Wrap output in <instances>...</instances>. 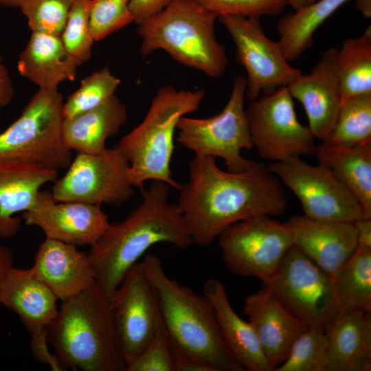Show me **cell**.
<instances>
[{"mask_svg":"<svg viewBox=\"0 0 371 371\" xmlns=\"http://www.w3.org/2000/svg\"><path fill=\"white\" fill-rule=\"evenodd\" d=\"M0 121H1V119H0Z\"/></svg>","mask_w":371,"mask_h":371,"instance_id":"48","label":"cell"},{"mask_svg":"<svg viewBox=\"0 0 371 371\" xmlns=\"http://www.w3.org/2000/svg\"><path fill=\"white\" fill-rule=\"evenodd\" d=\"M236 46V57L247 72L245 96L249 101L287 86L302 71L292 67L278 42L265 34L258 18L238 15L218 17Z\"/></svg>","mask_w":371,"mask_h":371,"instance_id":"14","label":"cell"},{"mask_svg":"<svg viewBox=\"0 0 371 371\" xmlns=\"http://www.w3.org/2000/svg\"><path fill=\"white\" fill-rule=\"evenodd\" d=\"M268 166L299 199L306 216L350 223L364 217L357 199L324 166L293 157Z\"/></svg>","mask_w":371,"mask_h":371,"instance_id":"15","label":"cell"},{"mask_svg":"<svg viewBox=\"0 0 371 371\" xmlns=\"http://www.w3.org/2000/svg\"><path fill=\"white\" fill-rule=\"evenodd\" d=\"M47 341L64 370L126 371L111 319L109 295L96 281L61 301Z\"/></svg>","mask_w":371,"mask_h":371,"instance_id":"4","label":"cell"},{"mask_svg":"<svg viewBox=\"0 0 371 371\" xmlns=\"http://www.w3.org/2000/svg\"><path fill=\"white\" fill-rule=\"evenodd\" d=\"M76 247L46 238L30 267L60 301L80 293L95 281L87 252Z\"/></svg>","mask_w":371,"mask_h":371,"instance_id":"21","label":"cell"},{"mask_svg":"<svg viewBox=\"0 0 371 371\" xmlns=\"http://www.w3.org/2000/svg\"><path fill=\"white\" fill-rule=\"evenodd\" d=\"M223 260L233 273L262 280L277 269L293 245L291 230L268 215H257L226 227L217 238Z\"/></svg>","mask_w":371,"mask_h":371,"instance_id":"11","label":"cell"},{"mask_svg":"<svg viewBox=\"0 0 371 371\" xmlns=\"http://www.w3.org/2000/svg\"><path fill=\"white\" fill-rule=\"evenodd\" d=\"M14 96V89L9 71L0 54V107L8 106Z\"/></svg>","mask_w":371,"mask_h":371,"instance_id":"41","label":"cell"},{"mask_svg":"<svg viewBox=\"0 0 371 371\" xmlns=\"http://www.w3.org/2000/svg\"><path fill=\"white\" fill-rule=\"evenodd\" d=\"M217 18L194 0H172L164 10L138 24L139 53L146 56L163 49L185 66L210 78H220L228 59L215 35Z\"/></svg>","mask_w":371,"mask_h":371,"instance_id":"6","label":"cell"},{"mask_svg":"<svg viewBox=\"0 0 371 371\" xmlns=\"http://www.w3.org/2000/svg\"><path fill=\"white\" fill-rule=\"evenodd\" d=\"M203 89L178 90L161 87L140 124L123 136L117 147L129 164L131 185L141 190L148 181H160L179 189L172 177L170 163L175 135L180 119L199 109Z\"/></svg>","mask_w":371,"mask_h":371,"instance_id":"5","label":"cell"},{"mask_svg":"<svg viewBox=\"0 0 371 371\" xmlns=\"http://www.w3.org/2000/svg\"><path fill=\"white\" fill-rule=\"evenodd\" d=\"M245 89V77L238 76L221 113L207 118L182 117L177 125V141L194 155L221 158L229 171L249 168L255 161L241 154L243 150L253 148L244 107Z\"/></svg>","mask_w":371,"mask_h":371,"instance_id":"9","label":"cell"},{"mask_svg":"<svg viewBox=\"0 0 371 371\" xmlns=\"http://www.w3.org/2000/svg\"><path fill=\"white\" fill-rule=\"evenodd\" d=\"M284 223L291 232L293 245L333 279L358 247L353 223L294 215Z\"/></svg>","mask_w":371,"mask_h":371,"instance_id":"19","label":"cell"},{"mask_svg":"<svg viewBox=\"0 0 371 371\" xmlns=\"http://www.w3.org/2000/svg\"><path fill=\"white\" fill-rule=\"evenodd\" d=\"M22 0H0V6L19 8Z\"/></svg>","mask_w":371,"mask_h":371,"instance_id":"46","label":"cell"},{"mask_svg":"<svg viewBox=\"0 0 371 371\" xmlns=\"http://www.w3.org/2000/svg\"><path fill=\"white\" fill-rule=\"evenodd\" d=\"M27 225L40 227L47 238L76 246H92L110 223L100 205L57 201L48 190H40L34 206L23 213Z\"/></svg>","mask_w":371,"mask_h":371,"instance_id":"17","label":"cell"},{"mask_svg":"<svg viewBox=\"0 0 371 371\" xmlns=\"http://www.w3.org/2000/svg\"><path fill=\"white\" fill-rule=\"evenodd\" d=\"M342 102L346 99L371 93V26L356 38H348L336 56Z\"/></svg>","mask_w":371,"mask_h":371,"instance_id":"30","label":"cell"},{"mask_svg":"<svg viewBox=\"0 0 371 371\" xmlns=\"http://www.w3.org/2000/svg\"><path fill=\"white\" fill-rule=\"evenodd\" d=\"M126 371H173L168 336L164 324Z\"/></svg>","mask_w":371,"mask_h":371,"instance_id":"38","label":"cell"},{"mask_svg":"<svg viewBox=\"0 0 371 371\" xmlns=\"http://www.w3.org/2000/svg\"><path fill=\"white\" fill-rule=\"evenodd\" d=\"M328 340L325 331L307 328L293 343L275 371H326Z\"/></svg>","mask_w":371,"mask_h":371,"instance_id":"33","label":"cell"},{"mask_svg":"<svg viewBox=\"0 0 371 371\" xmlns=\"http://www.w3.org/2000/svg\"><path fill=\"white\" fill-rule=\"evenodd\" d=\"M245 115L253 148L263 159L281 161L315 153V137L299 122L287 86L251 101Z\"/></svg>","mask_w":371,"mask_h":371,"instance_id":"10","label":"cell"},{"mask_svg":"<svg viewBox=\"0 0 371 371\" xmlns=\"http://www.w3.org/2000/svg\"><path fill=\"white\" fill-rule=\"evenodd\" d=\"M63 100L58 89H38L21 115L0 133V160L16 159L67 169L71 150L63 137Z\"/></svg>","mask_w":371,"mask_h":371,"instance_id":"7","label":"cell"},{"mask_svg":"<svg viewBox=\"0 0 371 371\" xmlns=\"http://www.w3.org/2000/svg\"><path fill=\"white\" fill-rule=\"evenodd\" d=\"M109 305L117 348L127 368L163 324L157 292L138 262L109 295Z\"/></svg>","mask_w":371,"mask_h":371,"instance_id":"13","label":"cell"},{"mask_svg":"<svg viewBox=\"0 0 371 371\" xmlns=\"http://www.w3.org/2000/svg\"><path fill=\"white\" fill-rule=\"evenodd\" d=\"M91 0H74L60 34L69 55L79 67L91 56L95 42L89 27Z\"/></svg>","mask_w":371,"mask_h":371,"instance_id":"34","label":"cell"},{"mask_svg":"<svg viewBox=\"0 0 371 371\" xmlns=\"http://www.w3.org/2000/svg\"><path fill=\"white\" fill-rule=\"evenodd\" d=\"M337 50H326L310 74H301L287 85L291 96L303 105L312 134L322 141L333 128L342 104Z\"/></svg>","mask_w":371,"mask_h":371,"instance_id":"18","label":"cell"},{"mask_svg":"<svg viewBox=\"0 0 371 371\" xmlns=\"http://www.w3.org/2000/svg\"><path fill=\"white\" fill-rule=\"evenodd\" d=\"M172 0H130L129 8L137 25L164 10Z\"/></svg>","mask_w":371,"mask_h":371,"instance_id":"40","label":"cell"},{"mask_svg":"<svg viewBox=\"0 0 371 371\" xmlns=\"http://www.w3.org/2000/svg\"><path fill=\"white\" fill-rule=\"evenodd\" d=\"M206 11L220 17L238 15L251 18L274 16L282 12L287 0H194Z\"/></svg>","mask_w":371,"mask_h":371,"instance_id":"37","label":"cell"},{"mask_svg":"<svg viewBox=\"0 0 371 371\" xmlns=\"http://www.w3.org/2000/svg\"><path fill=\"white\" fill-rule=\"evenodd\" d=\"M348 0H317L280 19L278 43L289 61L298 59L313 43L316 30Z\"/></svg>","mask_w":371,"mask_h":371,"instance_id":"28","label":"cell"},{"mask_svg":"<svg viewBox=\"0 0 371 371\" xmlns=\"http://www.w3.org/2000/svg\"><path fill=\"white\" fill-rule=\"evenodd\" d=\"M78 65L65 48L60 34L32 32L19 55L17 69L40 89H58L76 79Z\"/></svg>","mask_w":371,"mask_h":371,"instance_id":"25","label":"cell"},{"mask_svg":"<svg viewBox=\"0 0 371 371\" xmlns=\"http://www.w3.org/2000/svg\"><path fill=\"white\" fill-rule=\"evenodd\" d=\"M355 227L358 246L371 248V218H361L353 223Z\"/></svg>","mask_w":371,"mask_h":371,"instance_id":"42","label":"cell"},{"mask_svg":"<svg viewBox=\"0 0 371 371\" xmlns=\"http://www.w3.org/2000/svg\"><path fill=\"white\" fill-rule=\"evenodd\" d=\"M168 341L173 371H214L207 364L179 348L169 337Z\"/></svg>","mask_w":371,"mask_h":371,"instance_id":"39","label":"cell"},{"mask_svg":"<svg viewBox=\"0 0 371 371\" xmlns=\"http://www.w3.org/2000/svg\"><path fill=\"white\" fill-rule=\"evenodd\" d=\"M243 313L273 370L286 359L294 341L307 329L265 286L245 298Z\"/></svg>","mask_w":371,"mask_h":371,"instance_id":"20","label":"cell"},{"mask_svg":"<svg viewBox=\"0 0 371 371\" xmlns=\"http://www.w3.org/2000/svg\"><path fill=\"white\" fill-rule=\"evenodd\" d=\"M326 333V371L371 370L370 312L340 313Z\"/></svg>","mask_w":371,"mask_h":371,"instance_id":"24","label":"cell"},{"mask_svg":"<svg viewBox=\"0 0 371 371\" xmlns=\"http://www.w3.org/2000/svg\"><path fill=\"white\" fill-rule=\"evenodd\" d=\"M177 205L193 244L211 245L228 226L257 215L280 216L287 208L282 183L268 166L254 162L225 171L214 157L194 155Z\"/></svg>","mask_w":371,"mask_h":371,"instance_id":"1","label":"cell"},{"mask_svg":"<svg viewBox=\"0 0 371 371\" xmlns=\"http://www.w3.org/2000/svg\"><path fill=\"white\" fill-rule=\"evenodd\" d=\"M314 154L357 199L364 218H371V143L350 148L322 143Z\"/></svg>","mask_w":371,"mask_h":371,"instance_id":"27","label":"cell"},{"mask_svg":"<svg viewBox=\"0 0 371 371\" xmlns=\"http://www.w3.org/2000/svg\"><path fill=\"white\" fill-rule=\"evenodd\" d=\"M67 169L52 188L57 201L117 207L133 194L128 161L116 145L97 154L77 153Z\"/></svg>","mask_w":371,"mask_h":371,"instance_id":"12","label":"cell"},{"mask_svg":"<svg viewBox=\"0 0 371 371\" xmlns=\"http://www.w3.org/2000/svg\"><path fill=\"white\" fill-rule=\"evenodd\" d=\"M138 265L155 289L169 339L214 371H244L223 338L208 297L170 278L155 255H144Z\"/></svg>","mask_w":371,"mask_h":371,"instance_id":"3","label":"cell"},{"mask_svg":"<svg viewBox=\"0 0 371 371\" xmlns=\"http://www.w3.org/2000/svg\"><path fill=\"white\" fill-rule=\"evenodd\" d=\"M127 120L126 107L113 95L91 110L64 119L63 140L76 153H100L107 148L106 140L117 135Z\"/></svg>","mask_w":371,"mask_h":371,"instance_id":"26","label":"cell"},{"mask_svg":"<svg viewBox=\"0 0 371 371\" xmlns=\"http://www.w3.org/2000/svg\"><path fill=\"white\" fill-rule=\"evenodd\" d=\"M260 280L307 328L326 332L340 314L333 279L293 245Z\"/></svg>","mask_w":371,"mask_h":371,"instance_id":"8","label":"cell"},{"mask_svg":"<svg viewBox=\"0 0 371 371\" xmlns=\"http://www.w3.org/2000/svg\"><path fill=\"white\" fill-rule=\"evenodd\" d=\"M315 1H317V0H313V2Z\"/></svg>","mask_w":371,"mask_h":371,"instance_id":"47","label":"cell"},{"mask_svg":"<svg viewBox=\"0 0 371 371\" xmlns=\"http://www.w3.org/2000/svg\"><path fill=\"white\" fill-rule=\"evenodd\" d=\"M170 186L152 181L142 190V201L123 220L109 227L87 252L95 280L109 295L147 250L158 243L180 249L192 240L177 203L169 201Z\"/></svg>","mask_w":371,"mask_h":371,"instance_id":"2","label":"cell"},{"mask_svg":"<svg viewBox=\"0 0 371 371\" xmlns=\"http://www.w3.org/2000/svg\"><path fill=\"white\" fill-rule=\"evenodd\" d=\"M14 252L10 247L0 245V285L7 273L13 267Z\"/></svg>","mask_w":371,"mask_h":371,"instance_id":"43","label":"cell"},{"mask_svg":"<svg viewBox=\"0 0 371 371\" xmlns=\"http://www.w3.org/2000/svg\"><path fill=\"white\" fill-rule=\"evenodd\" d=\"M121 80L102 68L95 71L81 80L79 88L63 102L64 119L74 117L91 110L106 101L119 87Z\"/></svg>","mask_w":371,"mask_h":371,"instance_id":"32","label":"cell"},{"mask_svg":"<svg viewBox=\"0 0 371 371\" xmlns=\"http://www.w3.org/2000/svg\"><path fill=\"white\" fill-rule=\"evenodd\" d=\"M130 0H91L89 27L95 41L104 39L134 22Z\"/></svg>","mask_w":371,"mask_h":371,"instance_id":"36","label":"cell"},{"mask_svg":"<svg viewBox=\"0 0 371 371\" xmlns=\"http://www.w3.org/2000/svg\"><path fill=\"white\" fill-rule=\"evenodd\" d=\"M74 0H22L19 8L32 32L61 34Z\"/></svg>","mask_w":371,"mask_h":371,"instance_id":"35","label":"cell"},{"mask_svg":"<svg viewBox=\"0 0 371 371\" xmlns=\"http://www.w3.org/2000/svg\"><path fill=\"white\" fill-rule=\"evenodd\" d=\"M287 1L294 11L299 10L313 3V0H287Z\"/></svg>","mask_w":371,"mask_h":371,"instance_id":"45","label":"cell"},{"mask_svg":"<svg viewBox=\"0 0 371 371\" xmlns=\"http://www.w3.org/2000/svg\"><path fill=\"white\" fill-rule=\"evenodd\" d=\"M322 143L343 148L371 143V93L343 101L335 122Z\"/></svg>","mask_w":371,"mask_h":371,"instance_id":"31","label":"cell"},{"mask_svg":"<svg viewBox=\"0 0 371 371\" xmlns=\"http://www.w3.org/2000/svg\"><path fill=\"white\" fill-rule=\"evenodd\" d=\"M340 313L371 311V248L358 246L333 278Z\"/></svg>","mask_w":371,"mask_h":371,"instance_id":"29","label":"cell"},{"mask_svg":"<svg viewBox=\"0 0 371 371\" xmlns=\"http://www.w3.org/2000/svg\"><path fill=\"white\" fill-rule=\"evenodd\" d=\"M203 294L214 308L228 349L242 368L249 371H272L252 326L235 312L225 285L218 280L209 278L204 283Z\"/></svg>","mask_w":371,"mask_h":371,"instance_id":"23","label":"cell"},{"mask_svg":"<svg viewBox=\"0 0 371 371\" xmlns=\"http://www.w3.org/2000/svg\"><path fill=\"white\" fill-rule=\"evenodd\" d=\"M58 171L16 159L0 160V237L16 234L21 220L13 216L30 210L41 187L54 181Z\"/></svg>","mask_w":371,"mask_h":371,"instance_id":"22","label":"cell"},{"mask_svg":"<svg viewBox=\"0 0 371 371\" xmlns=\"http://www.w3.org/2000/svg\"><path fill=\"white\" fill-rule=\"evenodd\" d=\"M355 8L364 18H371V0H357Z\"/></svg>","mask_w":371,"mask_h":371,"instance_id":"44","label":"cell"},{"mask_svg":"<svg viewBox=\"0 0 371 371\" xmlns=\"http://www.w3.org/2000/svg\"><path fill=\"white\" fill-rule=\"evenodd\" d=\"M56 295L32 271L12 267L0 285V304L14 312L30 334L34 359L54 371H62L56 354L47 346L49 326L58 308Z\"/></svg>","mask_w":371,"mask_h":371,"instance_id":"16","label":"cell"}]
</instances>
